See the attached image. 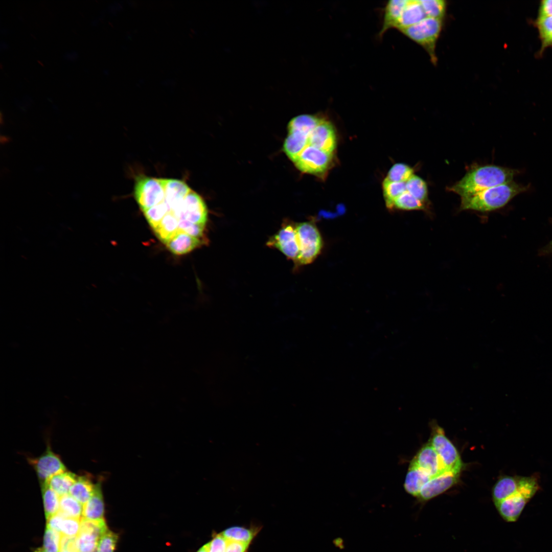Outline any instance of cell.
Listing matches in <instances>:
<instances>
[{"instance_id":"1","label":"cell","mask_w":552,"mask_h":552,"mask_svg":"<svg viewBox=\"0 0 552 552\" xmlns=\"http://www.w3.org/2000/svg\"><path fill=\"white\" fill-rule=\"evenodd\" d=\"M519 172L516 169L494 165L473 166L448 189L461 197H467L512 181Z\"/></svg>"},{"instance_id":"2","label":"cell","mask_w":552,"mask_h":552,"mask_svg":"<svg viewBox=\"0 0 552 552\" xmlns=\"http://www.w3.org/2000/svg\"><path fill=\"white\" fill-rule=\"evenodd\" d=\"M528 186L513 180L461 197L459 209L488 212L504 206L516 195L526 191Z\"/></svg>"},{"instance_id":"3","label":"cell","mask_w":552,"mask_h":552,"mask_svg":"<svg viewBox=\"0 0 552 552\" xmlns=\"http://www.w3.org/2000/svg\"><path fill=\"white\" fill-rule=\"evenodd\" d=\"M540 477L537 473L521 476L518 490L505 499L495 504L502 518L508 522H515L524 507L540 490Z\"/></svg>"},{"instance_id":"4","label":"cell","mask_w":552,"mask_h":552,"mask_svg":"<svg viewBox=\"0 0 552 552\" xmlns=\"http://www.w3.org/2000/svg\"><path fill=\"white\" fill-rule=\"evenodd\" d=\"M443 25L442 20L427 17L419 23L400 32L421 45L428 54L432 63L436 65L438 59L435 48Z\"/></svg>"},{"instance_id":"5","label":"cell","mask_w":552,"mask_h":552,"mask_svg":"<svg viewBox=\"0 0 552 552\" xmlns=\"http://www.w3.org/2000/svg\"><path fill=\"white\" fill-rule=\"evenodd\" d=\"M299 246V254L295 261L296 266L308 264L318 256L323 242L316 225L311 222L295 224Z\"/></svg>"},{"instance_id":"6","label":"cell","mask_w":552,"mask_h":552,"mask_svg":"<svg viewBox=\"0 0 552 552\" xmlns=\"http://www.w3.org/2000/svg\"><path fill=\"white\" fill-rule=\"evenodd\" d=\"M430 443L448 472L459 474L463 467L461 456L452 443L438 425L432 427Z\"/></svg>"},{"instance_id":"7","label":"cell","mask_w":552,"mask_h":552,"mask_svg":"<svg viewBox=\"0 0 552 552\" xmlns=\"http://www.w3.org/2000/svg\"><path fill=\"white\" fill-rule=\"evenodd\" d=\"M134 196L144 211L165 200L164 188L159 178L140 175L135 180Z\"/></svg>"},{"instance_id":"8","label":"cell","mask_w":552,"mask_h":552,"mask_svg":"<svg viewBox=\"0 0 552 552\" xmlns=\"http://www.w3.org/2000/svg\"><path fill=\"white\" fill-rule=\"evenodd\" d=\"M332 159V153L308 145L293 162L302 172L321 176L330 167Z\"/></svg>"},{"instance_id":"9","label":"cell","mask_w":552,"mask_h":552,"mask_svg":"<svg viewBox=\"0 0 552 552\" xmlns=\"http://www.w3.org/2000/svg\"><path fill=\"white\" fill-rule=\"evenodd\" d=\"M179 220H186L193 224L205 225L208 211L202 198L192 191L181 203L170 211Z\"/></svg>"},{"instance_id":"10","label":"cell","mask_w":552,"mask_h":552,"mask_svg":"<svg viewBox=\"0 0 552 552\" xmlns=\"http://www.w3.org/2000/svg\"><path fill=\"white\" fill-rule=\"evenodd\" d=\"M266 245L280 250L287 258L295 262L299 254L295 224L290 221H285L279 231L269 238Z\"/></svg>"},{"instance_id":"11","label":"cell","mask_w":552,"mask_h":552,"mask_svg":"<svg viewBox=\"0 0 552 552\" xmlns=\"http://www.w3.org/2000/svg\"><path fill=\"white\" fill-rule=\"evenodd\" d=\"M29 463L36 471L41 484L53 476L66 470L60 456L48 445L44 452L36 457H28Z\"/></svg>"},{"instance_id":"12","label":"cell","mask_w":552,"mask_h":552,"mask_svg":"<svg viewBox=\"0 0 552 552\" xmlns=\"http://www.w3.org/2000/svg\"><path fill=\"white\" fill-rule=\"evenodd\" d=\"M411 462L431 478L448 472L430 442L421 448Z\"/></svg>"},{"instance_id":"13","label":"cell","mask_w":552,"mask_h":552,"mask_svg":"<svg viewBox=\"0 0 552 552\" xmlns=\"http://www.w3.org/2000/svg\"><path fill=\"white\" fill-rule=\"evenodd\" d=\"M308 145L332 153L336 145L335 131L329 121L324 119L308 136Z\"/></svg>"},{"instance_id":"14","label":"cell","mask_w":552,"mask_h":552,"mask_svg":"<svg viewBox=\"0 0 552 552\" xmlns=\"http://www.w3.org/2000/svg\"><path fill=\"white\" fill-rule=\"evenodd\" d=\"M458 477L459 474L447 472L431 478L422 488L417 497L423 501L430 500L452 487L457 482Z\"/></svg>"},{"instance_id":"15","label":"cell","mask_w":552,"mask_h":552,"mask_svg":"<svg viewBox=\"0 0 552 552\" xmlns=\"http://www.w3.org/2000/svg\"><path fill=\"white\" fill-rule=\"evenodd\" d=\"M159 179L164 190L165 201L169 205L171 210L179 205L192 191L183 180L173 178Z\"/></svg>"},{"instance_id":"16","label":"cell","mask_w":552,"mask_h":552,"mask_svg":"<svg viewBox=\"0 0 552 552\" xmlns=\"http://www.w3.org/2000/svg\"><path fill=\"white\" fill-rule=\"evenodd\" d=\"M206 241L180 231L169 239L165 244L173 254L181 255L188 253L205 244Z\"/></svg>"},{"instance_id":"17","label":"cell","mask_w":552,"mask_h":552,"mask_svg":"<svg viewBox=\"0 0 552 552\" xmlns=\"http://www.w3.org/2000/svg\"><path fill=\"white\" fill-rule=\"evenodd\" d=\"M102 483L101 480L97 481L91 496L83 505L82 518L90 520L104 519V503Z\"/></svg>"},{"instance_id":"18","label":"cell","mask_w":552,"mask_h":552,"mask_svg":"<svg viewBox=\"0 0 552 552\" xmlns=\"http://www.w3.org/2000/svg\"><path fill=\"white\" fill-rule=\"evenodd\" d=\"M407 2L408 0H391L387 2L384 9L382 27L378 33L379 38H382L388 30L396 29Z\"/></svg>"},{"instance_id":"19","label":"cell","mask_w":552,"mask_h":552,"mask_svg":"<svg viewBox=\"0 0 552 552\" xmlns=\"http://www.w3.org/2000/svg\"><path fill=\"white\" fill-rule=\"evenodd\" d=\"M521 476L503 475L499 478L493 486L492 491L494 504L505 499L518 490Z\"/></svg>"},{"instance_id":"20","label":"cell","mask_w":552,"mask_h":552,"mask_svg":"<svg viewBox=\"0 0 552 552\" xmlns=\"http://www.w3.org/2000/svg\"><path fill=\"white\" fill-rule=\"evenodd\" d=\"M47 520V527L62 535L76 537L80 530L81 518H66L57 513Z\"/></svg>"},{"instance_id":"21","label":"cell","mask_w":552,"mask_h":552,"mask_svg":"<svg viewBox=\"0 0 552 552\" xmlns=\"http://www.w3.org/2000/svg\"><path fill=\"white\" fill-rule=\"evenodd\" d=\"M427 17L420 1H408L396 27L400 31L415 25Z\"/></svg>"},{"instance_id":"22","label":"cell","mask_w":552,"mask_h":552,"mask_svg":"<svg viewBox=\"0 0 552 552\" xmlns=\"http://www.w3.org/2000/svg\"><path fill=\"white\" fill-rule=\"evenodd\" d=\"M430 478L411 462L405 479L404 489L408 493L417 497L422 488Z\"/></svg>"},{"instance_id":"23","label":"cell","mask_w":552,"mask_h":552,"mask_svg":"<svg viewBox=\"0 0 552 552\" xmlns=\"http://www.w3.org/2000/svg\"><path fill=\"white\" fill-rule=\"evenodd\" d=\"M95 487V484L88 475L78 476L68 494L83 505L91 496Z\"/></svg>"},{"instance_id":"24","label":"cell","mask_w":552,"mask_h":552,"mask_svg":"<svg viewBox=\"0 0 552 552\" xmlns=\"http://www.w3.org/2000/svg\"><path fill=\"white\" fill-rule=\"evenodd\" d=\"M324 118L316 115L301 114L293 118L288 124V132H298L309 136Z\"/></svg>"},{"instance_id":"25","label":"cell","mask_w":552,"mask_h":552,"mask_svg":"<svg viewBox=\"0 0 552 552\" xmlns=\"http://www.w3.org/2000/svg\"><path fill=\"white\" fill-rule=\"evenodd\" d=\"M308 136L298 132H289L284 143L283 150L293 162L308 145Z\"/></svg>"},{"instance_id":"26","label":"cell","mask_w":552,"mask_h":552,"mask_svg":"<svg viewBox=\"0 0 552 552\" xmlns=\"http://www.w3.org/2000/svg\"><path fill=\"white\" fill-rule=\"evenodd\" d=\"M77 476L75 474L65 470L53 476L45 483L60 497L68 494Z\"/></svg>"},{"instance_id":"27","label":"cell","mask_w":552,"mask_h":552,"mask_svg":"<svg viewBox=\"0 0 552 552\" xmlns=\"http://www.w3.org/2000/svg\"><path fill=\"white\" fill-rule=\"evenodd\" d=\"M179 220L169 212L153 229L155 235L164 244L180 231L178 228Z\"/></svg>"},{"instance_id":"28","label":"cell","mask_w":552,"mask_h":552,"mask_svg":"<svg viewBox=\"0 0 552 552\" xmlns=\"http://www.w3.org/2000/svg\"><path fill=\"white\" fill-rule=\"evenodd\" d=\"M259 531L258 527L233 526L225 529L221 534L227 541L250 544Z\"/></svg>"},{"instance_id":"29","label":"cell","mask_w":552,"mask_h":552,"mask_svg":"<svg viewBox=\"0 0 552 552\" xmlns=\"http://www.w3.org/2000/svg\"><path fill=\"white\" fill-rule=\"evenodd\" d=\"M83 505L66 494L60 497L58 513L66 518L80 519L82 517Z\"/></svg>"},{"instance_id":"30","label":"cell","mask_w":552,"mask_h":552,"mask_svg":"<svg viewBox=\"0 0 552 552\" xmlns=\"http://www.w3.org/2000/svg\"><path fill=\"white\" fill-rule=\"evenodd\" d=\"M41 492L47 520L56 514L59 509L60 496L47 484H41Z\"/></svg>"},{"instance_id":"31","label":"cell","mask_w":552,"mask_h":552,"mask_svg":"<svg viewBox=\"0 0 552 552\" xmlns=\"http://www.w3.org/2000/svg\"><path fill=\"white\" fill-rule=\"evenodd\" d=\"M535 25L541 42L540 53L542 54L545 49L552 47V16H538Z\"/></svg>"},{"instance_id":"32","label":"cell","mask_w":552,"mask_h":552,"mask_svg":"<svg viewBox=\"0 0 552 552\" xmlns=\"http://www.w3.org/2000/svg\"><path fill=\"white\" fill-rule=\"evenodd\" d=\"M382 187L386 205L388 209L394 208L395 200L406 191L405 182L392 181L387 178L384 179Z\"/></svg>"},{"instance_id":"33","label":"cell","mask_w":552,"mask_h":552,"mask_svg":"<svg viewBox=\"0 0 552 552\" xmlns=\"http://www.w3.org/2000/svg\"><path fill=\"white\" fill-rule=\"evenodd\" d=\"M405 183L408 192L419 200L429 204L427 185L424 179L413 174Z\"/></svg>"},{"instance_id":"34","label":"cell","mask_w":552,"mask_h":552,"mask_svg":"<svg viewBox=\"0 0 552 552\" xmlns=\"http://www.w3.org/2000/svg\"><path fill=\"white\" fill-rule=\"evenodd\" d=\"M394 208L407 211H427L429 209V204L417 199L406 191L395 200Z\"/></svg>"},{"instance_id":"35","label":"cell","mask_w":552,"mask_h":552,"mask_svg":"<svg viewBox=\"0 0 552 552\" xmlns=\"http://www.w3.org/2000/svg\"><path fill=\"white\" fill-rule=\"evenodd\" d=\"M428 17L443 20L445 17L447 4L444 0L420 1Z\"/></svg>"},{"instance_id":"36","label":"cell","mask_w":552,"mask_h":552,"mask_svg":"<svg viewBox=\"0 0 552 552\" xmlns=\"http://www.w3.org/2000/svg\"><path fill=\"white\" fill-rule=\"evenodd\" d=\"M170 210V206L164 200L160 203L145 210L143 212L147 222L153 229Z\"/></svg>"},{"instance_id":"37","label":"cell","mask_w":552,"mask_h":552,"mask_svg":"<svg viewBox=\"0 0 552 552\" xmlns=\"http://www.w3.org/2000/svg\"><path fill=\"white\" fill-rule=\"evenodd\" d=\"M413 168L408 165L397 163L390 169L386 178L392 181L406 182L413 175Z\"/></svg>"},{"instance_id":"38","label":"cell","mask_w":552,"mask_h":552,"mask_svg":"<svg viewBox=\"0 0 552 552\" xmlns=\"http://www.w3.org/2000/svg\"><path fill=\"white\" fill-rule=\"evenodd\" d=\"M62 535L46 526L43 537V548L48 552H60Z\"/></svg>"},{"instance_id":"39","label":"cell","mask_w":552,"mask_h":552,"mask_svg":"<svg viewBox=\"0 0 552 552\" xmlns=\"http://www.w3.org/2000/svg\"><path fill=\"white\" fill-rule=\"evenodd\" d=\"M118 540V535L108 529L99 540L97 552H114Z\"/></svg>"},{"instance_id":"40","label":"cell","mask_w":552,"mask_h":552,"mask_svg":"<svg viewBox=\"0 0 552 552\" xmlns=\"http://www.w3.org/2000/svg\"><path fill=\"white\" fill-rule=\"evenodd\" d=\"M228 541L220 533L215 535L208 543V552H225Z\"/></svg>"},{"instance_id":"41","label":"cell","mask_w":552,"mask_h":552,"mask_svg":"<svg viewBox=\"0 0 552 552\" xmlns=\"http://www.w3.org/2000/svg\"><path fill=\"white\" fill-rule=\"evenodd\" d=\"M60 552H79L76 537L62 535Z\"/></svg>"},{"instance_id":"42","label":"cell","mask_w":552,"mask_h":552,"mask_svg":"<svg viewBox=\"0 0 552 552\" xmlns=\"http://www.w3.org/2000/svg\"><path fill=\"white\" fill-rule=\"evenodd\" d=\"M249 545V543L228 541L225 552H246Z\"/></svg>"},{"instance_id":"43","label":"cell","mask_w":552,"mask_h":552,"mask_svg":"<svg viewBox=\"0 0 552 552\" xmlns=\"http://www.w3.org/2000/svg\"><path fill=\"white\" fill-rule=\"evenodd\" d=\"M538 16H552V0H544L540 2Z\"/></svg>"},{"instance_id":"44","label":"cell","mask_w":552,"mask_h":552,"mask_svg":"<svg viewBox=\"0 0 552 552\" xmlns=\"http://www.w3.org/2000/svg\"><path fill=\"white\" fill-rule=\"evenodd\" d=\"M550 222L552 224V220L550 221ZM538 255L540 256L552 255V239L545 246L539 250Z\"/></svg>"},{"instance_id":"45","label":"cell","mask_w":552,"mask_h":552,"mask_svg":"<svg viewBox=\"0 0 552 552\" xmlns=\"http://www.w3.org/2000/svg\"><path fill=\"white\" fill-rule=\"evenodd\" d=\"M197 552H208V544L203 545Z\"/></svg>"},{"instance_id":"46","label":"cell","mask_w":552,"mask_h":552,"mask_svg":"<svg viewBox=\"0 0 552 552\" xmlns=\"http://www.w3.org/2000/svg\"><path fill=\"white\" fill-rule=\"evenodd\" d=\"M34 552H48L43 548H38L36 549Z\"/></svg>"},{"instance_id":"47","label":"cell","mask_w":552,"mask_h":552,"mask_svg":"<svg viewBox=\"0 0 552 552\" xmlns=\"http://www.w3.org/2000/svg\"><path fill=\"white\" fill-rule=\"evenodd\" d=\"M3 140H4V143H5L6 141L7 142L9 141L8 137L6 138V136H4V139H1V141H2Z\"/></svg>"}]
</instances>
